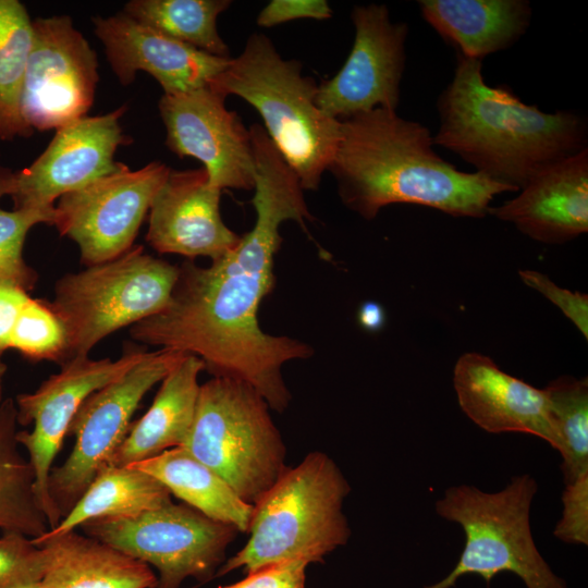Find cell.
<instances>
[{
    "label": "cell",
    "mask_w": 588,
    "mask_h": 588,
    "mask_svg": "<svg viewBox=\"0 0 588 588\" xmlns=\"http://www.w3.org/2000/svg\"><path fill=\"white\" fill-rule=\"evenodd\" d=\"M255 185L252 204L256 221L224 256L200 267L179 266L167 307L130 329L147 345L195 355L213 377L253 387L270 409L283 412L291 393L282 367L308 358L313 348L299 340L262 331L258 313L274 285V257L282 243L280 226L296 221L304 230L313 216L295 171L274 146L264 126L249 127Z\"/></svg>",
    "instance_id": "cell-1"
},
{
    "label": "cell",
    "mask_w": 588,
    "mask_h": 588,
    "mask_svg": "<svg viewBox=\"0 0 588 588\" xmlns=\"http://www.w3.org/2000/svg\"><path fill=\"white\" fill-rule=\"evenodd\" d=\"M425 125L376 108L341 121V138L328 169L348 209L373 219L392 204L481 218L497 194L511 192L479 172H463L432 149Z\"/></svg>",
    "instance_id": "cell-2"
},
{
    "label": "cell",
    "mask_w": 588,
    "mask_h": 588,
    "mask_svg": "<svg viewBox=\"0 0 588 588\" xmlns=\"http://www.w3.org/2000/svg\"><path fill=\"white\" fill-rule=\"evenodd\" d=\"M437 108L440 126L433 144L511 192L587 147L584 118L564 110L547 113L524 103L505 86H489L481 60L460 53Z\"/></svg>",
    "instance_id": "cell-3"
},
{
    "label": "cell",
    "mask_w": 588,
    "mask_h": 588,
    "mask_svg": "<svg viewBox=\"0 0 588 588\" xmlns=\"http://www.w3.org/2000/svg\"><path fill=\"white\" fill-rule=\"evenodd\" d=\"M302 63L285 60L269 37L252 34L211 86L235 95L260 114L264 128L297 174L303 189H317L341 138V121L316 105L318 84L302 73Z\"/></svg>",
    "instance_id": "cell-4"
},
{
    "label": "cell",
    "mask_w": 588,
    "mask_h": 588,
    "mask_svg": "<svg viewBox=\"0 0 588 588\" xmlns=\"http://www.w3.org/2000/svg\"><path fill=\"white\" fill-rule=\"evenodd\" d=\"M350 491L336 463L323 452H310L298 465L287 467L253 505L249 539L216 575L237 568L248 574L292 560L321 562L350 539L343 513Z\"/></svg>",
    "instance_id": "cell-5"
},
{
    "label": "cell",
    "mask_w": 588,
    "mask_h": 588,
    "mask_svg": "<svg viewBox=\"0 0 588 588\" xmlns=\"http://www.w3.org/2000/svg\"><path fill=\"white\" fill-rule=\"evenodd\" d=\"M270 407L249 384L213 377L200 384L191 430L180 446L254 505L287 469Z\"/></svg>",
    "instance_id": "cell-6"
},
{
    "label": "cell",
    "mask_w": 588,
    "mask_h": 588,
    "mask_svg": "<svg viewBox=\"0 0 588 588\" xmlns=\"http://www.w3.org/2000/svg\"><path fill=\"white\" fill-rule=\"evenodd\" d=\"M537 491V481L528 474L512 477L497 492L469 485L449 487L434 509L440 517L462 527L465 544L448 576L425 588H450L468 574L490 581L501 572L515 574L527 588H567L531 535L530 507Z\"/></svg>",
    "instance_id": "cell-7"
},
{
    "label": "cell",
    "mask_w": 588,
    "mask_h": 588,
    "mask_svg": "<svg viewBox=\"0 0 588 588\" xmlns=\"http://www.w3.org/2000/svg\"><path fill=\"white\" fill-rule=\"evenodd\" d=\"M177 275L179 266L134 245L115 259L60 278L50 304L66 329L69 360L87 356L112 332L162 311Z\"/></svg>",
    "instance_id": "cell-8"
},
{
    "label": "cell",
    "mask_w": 588,
    "mask_h": 588,
    "mask_svg": "<svg viewBox=\"0 0 588 588\" xmlns=\"http://www.w3.org/2000/svg\"><path fill=\"white\" fill-rule=\"evenodd\" d=\"M84 534L158 571L157 588H179L186 578L210 580L238 530L187 504L170 502L132 517L98 518Z\"/></svg>",
    "instance_id": "cell-9"
},
{
    "label": "cell",
    "mask_w": 588,
    "mask_h": 588,
    "mask_svg": "<svg viewBox=\"0 0 588 588\" xmlns=\"http://www.w3.org/2000/svg\"><path fill=\"white\" fill-rule=\"evenodd\" d=\"M185 355L171 348L148 352L143 360L83 402L68 430L75 437L72 452L48 478V492L61 519L108 466L145 394Z\"/></svg>",
    "instance_id": "cell-10"
},
{
    "label": "cell",
    "mask_w": 588,
    "mask_h": 588,
    "mask_svg": "<svg viewBox=\"0 0 588 588\" xmlns=\"http://www.w3.org/2000/svg\"><path fill=\"white\" fill-rule=\"evenodd\" d=\"M148 352L126 347L118 359L77 356L61 365L34 392L16 396L17 424H33V430L17 431L16 439L28 453L35 473V489L48 520L56 527L61 516L48 492V478L69 427L83 402L143 360Z\"/></svg>",
    "instance_id": "cell-11"
},
{
    "label": "cell",
    "mask_w": 588,
    "mask_h": 588,
    "mask_svg": "<svg viewBox=\"0 0 588 588\" xmlns=\"http://www.w3.org/2000/svg\"><path fill=\"white\" fill-rule=\"evenodd\" d=\"M170 168L152 161L127 166L58 199L54 226L74 241L81 261L94 266L115 259L134 246L151 201Z\"/></svg>",
    "instance_id": "cell-12"
},
{
    "label": "cell",
    "mask_w": 588,
    "mask_h": 588,
    "mask_svg": "<svg viewBox=\"0 0 588 588\" xmlns=\"http://www.w3.org/2000/svg\"><path fill=\"white\" fill-rule=\"evenodd\" d=\"M22 114L35 131L58 130L86 117L99 81L95 50L69 15L33 20Z\"/></svg>",
    "instance_id": "cell-13"
},
{
    "label": "cell",
    "mask_w": 588,
    "mask_h": 588,
    "mask_svg": "<svg viewBox=\"0 0 588 588\" xmlns=\"http://www.w3.org/2000/svg\"><path fill=\"white\" fill-rule=\"evenodd\" d=\"M351 52L340 71L318 84L316 105L343 121L376 108L396 111L405 68L406 23L393 22L385 4L355 5Z\"/></svg>",
    "instance_id": "cell-14"
},
{
    "label": "cell",
    "mask_w": 588,
    "mask_h": 588,
    "mask_svg": "<svg viewBox=\"0 0 588 588\" xmlns=\"http://www.w3.org/2000/svg\"><path fill=\"white\" fill-rule=\"evenodd\" d=\"M225 96L211 85L181 94H163L159 112L166 145L179 157L198 159L210 185L249 191L255 185V159L249 130L225 107Z\"/></svg>",
    "instance_id": "cell-15"
},
{
    "label": "cell",
    "mask_w": 588,
    "mask_h": 588,
    "mask_svg": "<svg viewBox=\"0 0 588 588\" xmlns=\"http://www.w3.org/2000/svg\"><path fill=\"white\" fill-rule=\"evenodd\" d=\"M126 109L86 115L56 130L42 154L14 172V209L52 208L61 196L123 169L126 164L115 161L114 154L132 142L120 125Z\"/></svg>",
    "instance_id": "cell-16"
},
{
    "label": "cell",
    "mask_w": 588,
    "mask_h": 588,
    "mask_svg": "<svg viewBox=\"0 0 588 588\" xmlns=\"http://www.w3.org/2000/svg\"><path fill=\"white\" fill-rule=\"evenodd\" d=\"M220 195L204 167L170 169L149 208L148 244L160 254L211 261L231 252L241 236L223 222Z\"/></svg>",
    "instance_id": "cell-17"
},
{
    "label": "cell",
    "mask_w": 588,
    "mask_h": 588,
    "mask_svg": "<svg viewBox=\"0 0 588 588\" xmlns=\"http://www.w3.org/2000/svg\"><path fill=\"white\" fill-rule=\"evenodd\" d=\"M110 66L124 86L138 71L150 74L163 94L186 93L209 86L226 68L230 58L217 57L169 38L124 12L93 17Z\"/></svg>",
    "instance_id": "cell-18"
},
{
    "label": "cell",
    "mask_w": 588,
    "mask_h": 588,
    "mask_svg": "<svg viewBox=\"0 0 588 588\" xmlns=\"http://www.w3.org/2000/svg\"><path fill=\"white\" fill-rule=\"evenodd\" d=\"M453 385L462 411L485 431L536 436L561 454L562 441L543 390L506 373L478 353L458 358Z\"/></svg>",
    "instance_id": "cell-19"
},
{
    "label": "cell",
    "mask_w": 588,
    "mask_h": 588,
    "mask_svg": "<svg viewBox=\"0 0 588 588\" xmlns=\"http://www.w3.org/2000/svg\"><path fill=\"white\" fill-rule=\"evenodd\" d=\"M487 213L511 222L529 237L565 243L588 231V148L538 173L515 198Z\"/></svg>",
    "instance_id": "cell-20"
},
{
    "label": "cell",
    "mask_w": 588,
    "mask_h": 588,
    "mask_svg": "<svg viewBox=\"0 0 588 588\" xmlns=\"http://www.w3.org/2000/svg\"><path fill=\"white\" fill-rule=\"evenodd\" d=\"M45 556L39 588H157L148 564L75 530L34 538Z\"/></svg>",
    "instance_id": "cell-21"
},
{
    "label": "cell",
    "mask_w": 588,
    "mask_h": 588,
    "mask_svg": "<svg viewBox=\"0 0 588 588\" xmlns=\"http://www.w3.org/2000/svg\"><path fill=\"white\" fill-rule=\"evenodd\" d=\"M204 363L186 354L162 379L148 411L135 422L108 466L123 467L181 446L193 424Z\"/></svg>",
    "instance_id": "cell-22"
},
{
    "label": "cell",
    "mask_w": 588,
    "mask_h": 588,
    "mask_svg": "<svg viewBox=\"0 0 588 588\" xmlns=\"http://www.w3.org/2000/svg\"><path fill=\"white\" fill-rule=\"evenodd\" d=\"M418 7L457 53L478 60L513 46L531 19L525 0H420Z\"/></svg>",
    "instance_id": "cell-23"
},
{
    "label": "cell",
    "mask_w": 588,
    "mask_h": 588,
    "mask_svg": "<svg viewBox=\"0 0 588 588\" xmlns=\"http://www.w3.org/2000/svg\"><path fill=\"white\" fill-rule=\"evenodd\" d=\"M127 466L154 476L171 495L209 518L230 524L238 531H248L254 506L244 502L219 475L183 448H173Z\"/></svg>",
    "instance_id": "cell-24"
},
{
    "label": "cell",
    "mask_w": 588,
    "mask_h": 588,
    "mask_svg": "<svg viewBox=\"0 0 588 588\" xmlns=\"http://www.w3.org/2000/svg\"><path fill=\"white\" fill-rule=\"evenodd\" d=\"M170 502V491L154 476L131 466H106L72 510L40 537L75 530L93 519L136 516Z\"/></svg>",
    "instance_id": "cell-25"
},
{
    "label": "cell",
    "mask_w": 588,
    "mask_h": 588,
    "mask_svg": "<svg viewBox=\"0 0 588 588\" xmlns=\"http://www.w3.org/2000/svg\"><path fill=\"white\" fill-rule=\"evenodd\" d=\"M17 409L9 397L0 403V529L30 539L49 530L35 489V473L16 439Z\"/></svg>",
    "instance_id": "cell-26"
},
{
    "label": "cell",
    "mask_w": 588,
    "mask_h": 588,
    "mask_svg": "<svg viewBox=\"0 0 588 588\" xmlns=\"http://www.w3.org/2000/svg\"><path fill=\"white\" fill-rule=\"evenodd\" d=\"M229 0H132L124 13L176 41L217 57L230 58L217 27Z\"/></svg>",
    "instance_id": "cell-27"
},
{
    "label": "cell",
    "mask_w": 588,
    "mask_h": 588,
    "mask_svg": "<svg viewBox=\"0 0 588 588\" xmlns=\"http://www.w3.org/2000/svg\"><path fill=\"white\" fill-rule=\"evenodd\" d=\"M32 22L23 3L0 0V140L29 137L34 133L22 114Z\"/></svg>",
    "instance_id": "cell-28"
},
{
    "label": "cell",
    "mask_w": 588,
    "mask_h": 588,
    "mask_svg": "<svg viewBox=\"0 0 588 588\" xmlns=\"http://www.w3.org/2000/svg\"><path fill=\"white\" fill-rule=\"evenodd\" d=\"M562 441L564 485L588 473V381L562 376L542 389Z\"/></svg>",
    "instance_id": "cell-29"
},
{
    "label": "cell",
    "mask_w": 588,
    "mask_h": 588,
    "mask_svg": "<svg viewBox=\"0 0 588 588\" xmlns=\"http://www.w3.org/2000/svg\"><path fill=\"white\" fill-rule=\"evenodd\" d=\"M10 348L30 360H49L60 366L69 360L66 329L50 301L29 297L14 327Z\"/></svg>",
    "instance_id": "cell-30"
},
{
    "label": "cell",
    "mask_w": 588,
    "mask_h": 588,
    "mask_svg": "<svg viewBox=\"0 0 588 588\" xmlns=\"http://www.w3.org/2000/svg\"><path fill=\"white\" fill-rule=\"evenodd\" d=\"M54 220V207L12 211L0 208V285L17 286L26 292L35 287L38 273L24 260L25 237L34 225H53Z\"/></svg>",
    "instance_id": "cell-31"
},
{
    "label": "cell",
    "mask_w": 588,
    "mask_h": 588,
    "mask_svg": "<svg viewBox=\"0 0 588 588\" xmlns=\"http://www.w3.org/2000/svg\"><path fill=\"white\" fill-rule=\"evenodd\" d=\"M45 556L41 548L19 532L0 537V588H29L44 574Z\"/></svg>",
    "instance_id": "cell-32"
},
{
    "label": "cell",
    "mask_w": 588,
    "mask_h": 588,
    "mask_svg": "<svg viewBox=\"0 0 588 588\" xmlns=\"http://www.w3.org/2000/svg\"><path fill=\"white\" fill-rule=\"evenodd\" d=\"M563 512L553 535L571 544H588V473L565 485Z\"/></svg>",
    "instance_id": "cell-33"
},
{
    "label": "cell",
    "mask_w": 588,
    "mask_h": 588,
    "mask_svg": "<svg viewBox=\"0 0 588 588\" xmlns=\"http://www.w3.org/2000/svg\"><path fill=\"white\" fill-rule=\"evenodd\" d=\"M523 282L540 292L578 328L585 339L588 338V295L562 289L546 274L535 270H520Z\"/></svg>",
    "instance_id": "cell-34"
},
{
    "label": "cell",
    "mask_w": 588,
    "mask_h": 588,
    "mask_svg": "<svg viewBox=\"0 0 588 588\" xmlns=\"http://www.w3.org/2000/svg\"><path fill=\"white\" fill-rule=\"evenodd\" d=\"M306 560H292L260 567L232 585L219 588H306Z\"/></svg>",
    "instance_id": "cell-35"
},
{
    "label": "cell",
    "mask_w": 588,
    "mask_h": 588,
    "mask_svg": "<svg viewBox=\"0 0 588 588\" xmlns=\"http://www.w3.org/2000/svg\"><path fill=\"white\" fill-rule=\"evenodd\" d=\"M332 9L326 0H272L258 13L260 27H272L298 19L328 20Z\"/></svg>",
    "instance_id": "cell-36"
},
{
    "label": "cell",
    "mask_w": 588,
    "mask_h": 588,
    "mask_svg": "<svg viewBox=\"0 0 588 588\" xmlns=\"http://www.w3.org/2000/svg\"><path fill=\"white\" fill-rule=\"evenodd\" d=\"M29 297L28 292L21 287L0 285V359L10 348L19 314Z\"/></svg>",
    "instance_id": "cell-37"
},
{
    "label": "cell",
    "mask_w": 588,
    "mask_h": 588,
    "mask_svg": "<svg viewBox=\"0 0 588 588\" xmlns=\"http://www.w3.org/2000/svg\"><path fill=\"white\" fill-rule=\"evenodd\" d=\"M385 321L383 308L376 302H365L358 310V322L367 331L380 330Z\"/></svg>",
    "instance_id": "cell-38"
},
{
    "label": "cell",
    "mask_w": 588,
    "mask_h": 588,
    "mask_svg": "<svg viewBox=\"0 0 588 588\" xmlns=\"http://www.w3.org/2000/svg\"><path fill=\"white\" fill-rule=\"evenodd\" d=\"M14 188V172L9 169L0 168V198L4 195H11Z\"/></svg>",
    "instance_id": "cell-39"
},
{
    "label": "cell",
    "mask_w": 588,
    "mask_h": 588,
    "mask_svg": "<svg viewBox=\"0 0 588 588\" xmlns=\"http://www.w3.org/2000/svg\"><path fill=\"white\" fill-rule=\"evenodd\" d=\"M7 372V365L0 359V403L3 401V377Z\"/></svg>",
    "instance_id": "cell-40"
},
{
    "label": "cell",
    "mask_w": 588,
    "mask_h": 588,
    "mask_svg": "<svg viewBox=\"0 0 588 588\" xmlns=\"http://www.w3.org/2000/svg\"><path fill=\"white\" fill-rule=\"evenodd\" d=\"M29 588H39V587H38V584H37L36 586H33V587H29Z\"/></svg>",
    "instance_id": "cell-41"
}]
</instances>
